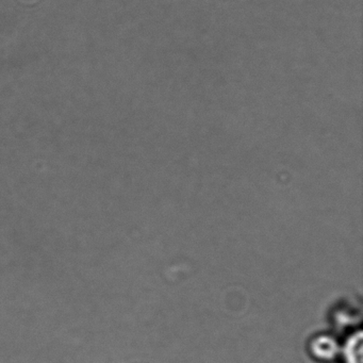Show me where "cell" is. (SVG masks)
Instances as JSON below:
<instances>
[{
	"label": "cell",
	"instance_id": "2",
	"mask_svg": "<svg viewBox=\"0 0 363 363\" xmlns=\"http://www.w3.org/2000/svg\"><path fill=\"white\" fill-rule=\"evenodd\" d=\"M337 363H363V333L360 329L350 331L341 341Z\"/></svg>",
	"mask_w": 363,
	"mask_h": 363
},
{
	"label": "cell",
	"instance_id": "1",
	"mask_svg": "<svg viewBox=\"0 0 363 363\" xmlns=\"http://www.w3.org/2000/svg\"><path fill=\"white\" fill-rule=\"evenodd\" d=\"M341 341L330 333L312 335L307 343V354L315 363H337Z\"/></svg>",
	"mask_w": 363,
	"mask_h": 363
}]
</instances>
